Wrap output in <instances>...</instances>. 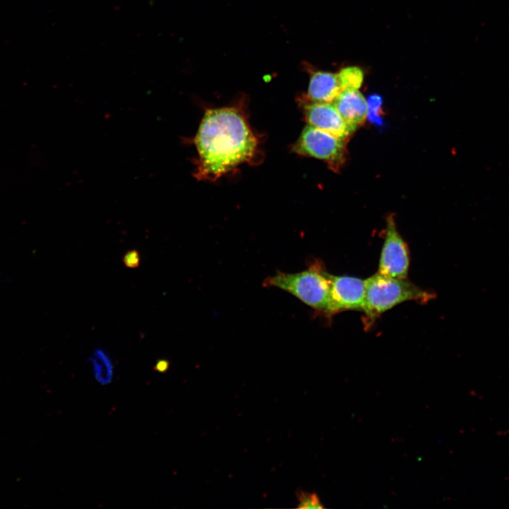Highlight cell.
<instances>
[{
  "instance_id": "cell-1",
  "label": "cell",
  "mask_w": 509,
  "mask_h": 509,
  "mask_svg": "<svg viewBox=\"0 0 509 509\" xmlns=\"http://www.w3.org/2000/svg\"><path fill=\"white\" fill-rule=\"evenodd\" d=\"M199 179L214 180L254 156L257 141L235 109L208 110L194 139Z\"/></svg>"
},
{
  "instance_id": "cell-2",
  "label": "cell",
  "mask_w": 509,
  "mask_h": 509,
  "mask_svg": "<svg viewBox=\"0 0 509 509\" xmlns=\"http://www.w3.org/2000/svg\"><path fill=\"white\" fill-rule=\"evenodd\" d=\"M330 274L317 262L297 273H276L266 278L264 287H274L294 296L317 312L327 315L331 289Z\"/></svg>"
},
{
  "instance_id": "cell-3",
  "label": "cell",
  "mask_w": 509,
  "mask_h": 509,
  "mask_svg": "<svg viewBox=\"0 0 509 509\" xmlns=\"http://www.w3.org/2000/svg\"><path fill=\"white\" fill-rule=\"evenodd\" d=\"M434 297L433 293L419 288L406 279L390 277L378 272L365 280L362 311L371 322L381 313L401 303L408 300L424 303Z\"/></svg>"
},
{
  "instance_id": "cell-4",
  "label": "cell",
  "mask_w": 509,
  "mask_h": 509,
  "mask_svg": "<svg viewBox=\"0 0 509 509\" xmlns=\"http://www.w3.org/2000/svg\"><path fill=\"white\" fill-rule=\"evenodd\" d=\"M293 149L298 154L322 160L336 170L344 160L345 139L308 125L302 131Z\"/></svg>"
},
{
  "instance_id": "cell-5",
  "label": "cell",
  "mask_w": 509,
  "mask_h": 509,
  "mask_svg": "<svg viewBox=\"0 0 509 509\" xmlns=\"http://www.w3.org/2000/svg\"><path fill=\"white\" fill-rule=\"evenodd\" d=\"M384 244L379 261L378 273L397 279H406L409 266L407 245L399 235L392 215L386 219Z\"/></svg>"
},
{
  "instance_id": "cell-6",
  "label": "cell",
  "mask_w": 509,
  "mask_h": 509,
  "mask_svg": "<svg viewBox=\"0 0 509 509\" xmlns=\"http://www.w3.org/2000/svg\"><path fill=\"white\" fill-rule=\"evenodd\" d=\"M330 300L327 315L347 310H362L365 300V280L331 274Z\"/></svg>"
},
{
  "instance_id": "cell-7",
  "label": "cell",
  "mask_w": 509,
  "mask_h": 509,
  "mask_svg": "<svg viewBox=\"0 0 509 509\" xmlns=\"http://www.w3.org/2000/svg\"><path fill=\"white\" fill-rule=\"evenodd\" d=\"M303 109L308 125L344 139L353 132L334 103H307Z\"/></svg>"
},
{
  "instance_id": "cell-8",
  "label": "cell",
  "mask_w": 509,
  "mask_h": 509,
  "mask_svg": "<svg viewBox=\"0 0 509 509\" xmlns=\"http://www.w3.org/2000/svg\"><path fill=\"white\" fill-rule=\"evenodd\" d=\"M333 103L352 131L368 117V103L358 90H344Z\"/></svg>"
},
{
  "instance_id": "cell-9",
  "label": "cell",
  "mask_w": 509,
  "mask_h": 509,
  "mask_svg": "<svg viewBox=\"0 0 509 509\" xmlns=\"http://www.w3.org/2000/svg\"><path fill=\"white\" fill-rule=\"evenodd\" d=\"M341 91L337 74L317 71L310 79L308 98L311 102L333 103Z\"/></svg>"
},
{
  "instance_id": "cell-10",
  "label": "cell",
  "mask_w": 509,
  "mask_h": 509,
  "mask_svg": "<svg viewBox=\"0 0 509 509\" xmlns=\"http://www.w3.org/2000/svg\"><path fill=\"white\" fill-rule=\"evenodd\" d=\"M342 90L347 89L358 90L363 81V72L358 66H348L341 69L337 74Z\"/></svg>"
},
{
  "instance_id": "cell-11",
  "label": "cell",
  "mask_w": 509,
  "mask_h": 509,
  "mask_svg": "<svg viewBox=\"0 0 509 509\" xmlns=\"http://www.w3.org/2000/svg\"><path fill=\"white\" fill-rule=\"evenodd\" d=\"M299 504V508H322V505L316 493H310L303 491H298L296 493Z\"/></svg>"
},
{
  "instance_id": "cell-12",
  "label": "cell",
  "mask_w": 509,
  "mask_h": 509,
  "mask_svg": "<svg viewBox=\"0 0 509 509\" xmlns=\"http://www.w3.org/2000/svg\"><path fill=\"white\" fill-rule=\"evenodd\" d=\"M122 261L127 267L131 269L136 268L140 264V254L137 250H129L124 255Z\"/></svg>"
},
{
  "instance_id": "cell-13",
  "label": "cell",
  "mask_w": 509,
  "mask_h": 509,
  "mask_svg": "<svg viewBox=\"0 0 509 509\" xmlns=\"http://www.w3.org/2000/svg\"><path fill=\"white\" fill-rule=\"evenodd\" d=\"M169 368V361L165 359L159 360L154 368L159 372H165Z\"/></svg>"
}]
</instances>
